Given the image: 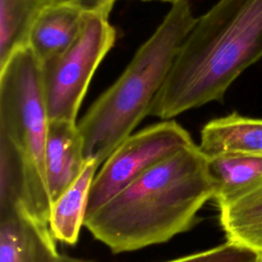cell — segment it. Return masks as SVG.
Here are the masks:
<instances>
[{"label":"cell","mask_w":262,"mask_h":262,"mask_svg":"<svg viewBox=\"0 0 262 262\" xmlns=\"http://www.w3.org/2000/svg\"><path fill=\"white\" fill-rule=\"evenodd\" d=\"M213 196L208 157L193 143L135 178L84 226L113 253L132 252L189 230Z\"/></svg>","instance_id":"cell-1"},{"label":"cell","mask_w":262,"mask_h":262,"mask_svg":"<svg viewBox=\"0 0 262 262\" xmlns=\"http://www.w3.org/2000/svg\"><path fill=\"white\" fill-rule=\"evenodd\" d=\"M261 58L262 0H218L184 38L149 115L170 120L222 102L236 78Z\"/></svg>","instance_id":"cell-2"},{"label":"cell","mask_w":262,"mask_h":262,"mask_svg":"<svg viewBox=\"0 0 262 262\" xmlns=\"http://www.w3.org/2000/svg\"><path fill=\"white\" fill-rule=\"evenodd\" d=\"M48 123L42 64L26 46L0 67V207L23 205L49 224Z\"/></svg>","instance_id":"cell-3"},{"label":"cell","mask_w":262,"mask_h":262,"mask_svg":"<svg viewBox=\"0 0 262 262\" xmlns=\"http://www.w3.org/2000/svg\"><path fill=\"white\" fill-rule=\"evenodd\" d=\"M195 19L189 0L173 3L121 76L86 111L78 123L86 160L93 159L101 165L149 115Z\"/></svg>","instance_id":"cell-4"},{"label":"cell","mask_w":262,"mask_h":262,"mask_svg":"<svg viewBox=\"0 0 262 262\" xmlns=\"http://www.w3.org/2000/svg\"><path fill=\"white\" fill-rule=\"evenodd\" d=\"M115 40L116 32L107 16L86 12L74 43L62 53L41 63L49 121L77 123L90 81Z\"/></svg>","instance_id":"cell-5"},{"label":"cell","mask_w":262,"mask_h":262,"mask_svg":"<svg viewBox=\"0 0 262 262\" xmlns=\"http://www.w3.org/2000/svg\"><path fill=\"white\" fill-rule=\"evenodd\" d=\"M193 143L188 131L171 119L128 136L95 174L86 216L99 209L145 171Z\"/></svg>","instance_id":"cell-6"},{"label":"cell","mask_w":262,"mask_h":262,"mask_svg":"<svg viewBox=\"0 0 262 262\" xmlns=\"http://www.w3.org/2000/svg\"><path fill=\"white\" fill-rule=\"evenodd\" d=\"M49 224L23 205L0 207V262H58Z\"/></svg>","instance_id":"cell-7"},{"label":"cell","mask_w":262,"mask_h":262,"mask_svg":"<svg viewBox=\"0 0 262 262\" xmlns=\"http://www.w3.org/2000/svg\"><path fill=\"white\" fill-rule=\"evenodd\" d=\"M86 159L78 124L49 121L45 147L48 189L53 203L82 173Z\"/></svg>","instance_id":"cell-8"},{"label":"cell","mask_w":262,"mask_h":262,"mask_svg":"<svg viewBox=\"0 0 262 262\" xmlns=\"http://www.w3.org/2000/svg\"><path fill=\"white\" fill-rule=\"evenodd\" d=\"M86 11L69 2H54L35 21L28 46L41 63L67 50L79 36Z\"/></svg>","instance_id":"cell-9"},{"label":"cell","mask_w":262,"mask_h":262,"mask_svg":"<svg viewBox=\"0 0 262 262\" xmlns=\"http://www.w3.org/2000/svg\"><path fill=\"white\" fill-rule=\"evenodd\" d=\"M218 209L227 242L262 255V177Z\"/></svg>","instance_id":"cell-10"},{"label":"cell","mask_w":262,"mask_h":262,"mask_svg":"<svg viewBox=\"0 0 262 262\" xmlns=\"http://www.w3.org/2000/svg\"><path fill=\"white\" fill-rule=\"evenodd\" d=\"M199 146L207 157L224 152L262 156V119L236 112L214 119L203 127Z\"/></svg>","instance_id":"cell-11"},{"label":"cell","mask_w":262,"mask_h":262,"mask_svg":"<svg viewBox=\"0 0 262 262\" xmlns=\"http://www.w3.org/2000/svg\"><path fill=\"white\" fill-rule=\"evenodd\" d=\"M93 159H87L80 176L52 203L49 227L54 238L73 246L78 242L84 225L91 184L99 167Z\"/></svg>","instance_id":"cell-12"},{"label":"cell","mask_w":262,"mask_h":262,"mask_svg":"<svg viewBox=\"0 0 262 262\" xmlns=\"http://www.w3.org/2000/svg\"><path fill=\"white\" fill-rule=\"evenodd\" d=\"M217 207L232 200L262 177V156L224 152L208 157Z\"/></svg>","instance_id":"cell-13"},{"label":"cell","mask_w":262,"mask_h":262,"mask_svg":"<svg viewBox=\"0 0 262 262\" xmlns=\"http://www.w3.org/2000/svg\"><path fill=\"white\" fill-rule=\"evenodd\" d=\"M54 0H0V67L28 46L31 30Z\"/></svg>","instance_id":"cell-14"},{"label":"cell","mask_w":262,"mask_h":262,"mask_svg":"<svg viewBox=\"0 0 262 262\" xmlns=\"http://www.w3.org/2000/svg\"><path fill=\"white\" fill-rule=\"evenodd\" d=\"M257 255L242 246L226 242L209 250L192 253L165 262H254Z\"/></svg>","instance_id":"cell-15"},{"label":"cell","mask_w":262,"mask_h":262,"mask_svg":"<svg viewBox=\"0 0 262 262\" xmlns=\"http://www.w3.org/2000/svg\"><path fill=\"white\" fill-rule=\"evenodd\" d=\"M54 2H69L80 6L86 12H96L108 16L116 0H54Z\"/></svg>","instance_id":"cell-16"},{"label":"cell","mask_w":262,"mask_h":262,"mask_svg":"<svg viewBox=\"0 0 262 262\" xmlns=\"http://www.w3.org/2000/svg\"><path fill=\"white\" fill-rule=\"evenodd\" d=\"M58 262H95V261L90 260V259L72 257V256H68V255H60Z\"/></svg>","instance_id":"cell-17"},{"label":"cell","mask_w":262,"mask_h":262,"mask_svg":"<svg viewBox=\"0 0 262 262\" xmlns=\"http://www.w3.org/2000/svg\"><path fill=\"white\" fill-rule=\"evenodd\" d=\"M254 262H262V255H257Z\"/></svg>","instance_id":"cell-18"},{"label":"cell","mask_w":262,"mask_h":262,"mask_svg":"<svg viewBox=\"0 0 262 262\" xmlns=\"http://www.w3.org/2000/svg\"><path fill=\"white\" fill-rule=\"evenodd\" d=\"M158 1H164V2H171L172 4L173 3H175V2H177L178 0H158Z\"/></svg>","instance_id":"cell-19"}]
</instances>
